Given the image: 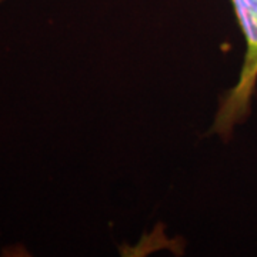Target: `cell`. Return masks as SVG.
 Masks as SVG:
<instances>
[{"mask_svg": "<svg viewBox=\"0 0 257 257\" xmlns=\"http://www.w3.org/2000/svg\"><path fill=\"white\" fill-rule=\"evenodd\" d=\"M2 2H5V0H0V3H2Z\"/></svg>", "mask_w": 257, "mask_h": 257, "instance_id": "obj_2", "label": "cell"}, {"mask_svg": "<svg viewBox=\"0 0 257 257\" xmlns=\"http://www.w3.org/2000/svg\"><path fill=\"white\" fill-rule=\"evenodd\" d=\"M230 3L244 37L246 52L239 79L221 97L211 126V133L224 140L247 120L257 89V0H230Z\"/></svg>", "mask_w": 257, "mask_h": 257, "instance_id": "obj_1", "label": "cell"}]
</instances>
